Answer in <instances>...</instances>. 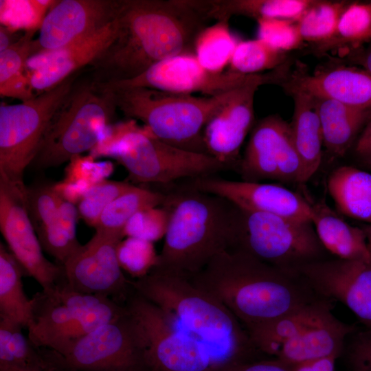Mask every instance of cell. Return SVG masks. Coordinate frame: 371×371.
Segmentation results:
<instances>
[{"label":"cell","instance_id":"obj_1","mask_svg":"<svg viewBox=\"0 0 371 371\" xmlns=\"http://www.w3.org/2000/svg\"><path fill=\"white\" fill-rule=\"evenodd\" d=\"M115 21L114 40L89 66L93 81L130 80L171 57L194 54L210 20L199 0H120Z\"/></svg>","mask_w":371,"mask_h":371},{"label":"cell","instance_id":"obj_2","mask_svg":"<svg viewBox=\"0 0 371 371\" xmlns=\"http://www.w3.org/2000/svg\"><path fill=\"white\" fill-rule=\"evenodd\" d=\"M188 278L227 308L247 330L320 297L294 271L237 249L221 252Z\"/></svg>","mask_w":371,"mask_h":371},{"label":"cell","instance_id":"obj_3","mask_svg":"<svg viewBox=\"0 0 371 371\" xmlns=\"http://www.w3.org/2000/svg\"><path fill=\"white\" fill-rule=\"evenodd\" d=\"M166 195L163 205L170 209V221L155 267L189 278L234 247L240 210L223 197L186 186Z\"/></svg>","mask_w":371,"mask_h":371},{"label":"cell","instance_id":"obj_4","mask_svg":"<svg viewBox=\"0 0 371 371\" xmlns=\"http://www.w3.org/2000/svg\"><path fill=\"white\" fill-rule=\"evenodd\" d=\"M131 285L229 365L263 359L238 319L188 278L155 267L146 276L131 280Z\"/></svg>","mask_w":371,"mask_h":371},{"label":"cell","instance_id":"obj_5","mask_svg":"<svg viewBox=\"0 0 371 371\" xmlns=\"http://www.w3.org/2000/svg\"><path fill=\"white\" fill-rule=\"evenodd\" d=\"M100 86L111 91L117 109L131 120L142 121L159 139L204 154H207L203 139L204 127L236 89L216 96L196 97L147 87Z\"/></svg>","mask_w":371,"mask_h":371},{"label":"cell","instance_id":"obj_6","mask_svg":"<svg viewBox=\"0 0 371 371\" xmlns=\"http://www.w3.org/2000/svg\"><path fill=\"white\" fill-rule=\"evenodd\" d=\"M116 110L109 90L91 79L75 83L52 116L30 165L36 170L48 169L91 151Z\"/></svg>","mask_w":371,"mask_h":371},{"label":"cell","instance_id":"obj_7","mask_svg":"<svg viewBox=\"0 0 371 371\" xmlns=\"http://www.w3.org/2000/svg\"><path fill=\"white\" fill-rule=\"evenodd\" d=\"M102 157L115 159L135 183L166 184L182 179L215 175L229 170L213 157L168 144L134 120L122 123Z\"/></svg>","mask_w":371,"mask_h":371},{"label":"cell","instance_id":"obj_8","mask_svg":"<svg viewBox=\"0 0 371 371\" xmlns=\"http://www.w3.org/2000/svg\"><path fill=\"white\" fill-rule=\"evenodd\" d=\"M124 305L137 325L144 371H216L228 365L208 344L179 330L175 320L133 289Z\"/></svg>","mask_w":371,"mask_h":371},{"label":"cell","instance_id":"obj_9","mask_svg":"<svg viewBox=\"0 0 371 371\" xmlns=\"http://www.w3.org/2000/svg\"><path fill=\"white\" fill-rule=\"evenodd\" d=\"M78 74L20 104L0 106V178L23 186L55 111L69 93Z\"/></svg>","mask_w":371,"mask_h":371},{"label":"cell","instance_id":"obj_10","mask_svg":"<svg viewBox=\"0 0 371 371\" xmlns=\"http://www.w3.org/2000/svg\"><path fill=\"white\" fill-rule=\"evenodd\" d=\"M240 210V223L232 249L285 269L326 259L327 251L311 221Z\"/></svg>","mask_w":371,"mask_h":371},{"label":"cell","instance_id":"obj_11","mask_svg":"<svg viewBox=\"0 0 371 371\" xmlns=\"http://www.w3.org/2000/svg\"><path fill=\"white\" fill-rule=\"evenodd\" d=\"M43 349L50 369L56 371H144L137 325L127 308L63 354Z\"/></svg>","mask_w":371,"mask_h":371},{"label":"cell","instance_id":"obj_12","mask_svg":"<svg viewBox=\"0 0 371 371\" xmlns=\"http://www.w3.org/2000/svg\"><path fill=\"white\" fill-rule=\"evenodd\" d=\"M124 237L122 234L95 229L93 237L62 266L64 282L75 291L124 304L133 287L117 255Z\"/></svg>","mask_w":371,"mask_h":371},{"label":"cell","instance_id":"obj_13","mask_svg":"<svg viewBox=\"0 0 371 371\" xmlns=\"http://www.w3.org/2000/svg\"><path fill=\"white\" fill-rule=\"evenodd\" d=\"M25 185L0 178V230L25 275L49 289L63 280V267L45 258L26 205Z\"/></svg>","mask_w":371,"mask_h":371},{"label":"cell","instance_id":"obj_14","mask_svg":"<svg viewBox=\"0 0 371 371\" xmlns=\"http://www.w3.org/2000/svg\"><path fill=\"white\" fill-rule=\"evenodd\" d=\"M237 170L246 181L274 179L303 183L302 164L290 124L278 115L258 120L251 129Z\"/></svg>","mask_w":371,"mask_h":371},{"label":"cell","instance_id":"obj_15","mask_svg":"<svg viewBox=\"0 0 371 371\" xmlns=\"http://www.w3.org/2000/svg\"><path fill=\"white\" fill-rule=\"evenodd\" d=\"M256 75L228 70L212 72L204 68L194 54H185L161 61L134 78L98 83L109 88L147 87L172 93H200L204 96H216L245 85Z\"/></svg>","mask_w":371,"mask_h":371},{"label":"cell","instance_id":"obj_16","mask_svg":"<svg viewBox=\"0 0 371 371\" xmlns=\"http://www.w3.org/2000/svg\"><path fill=\"white\" fill-rule=\"evenodd\" d=\"M284 72L278 68L235 89L222 109L206 124L203 139L207 153L231 168H238L240 150L254 125V100L261 85L282 82Z\"/></svg>","mask_w":371,"mask_h":371},{"label":"cell","instance_id":"obj_17","mask_svg":"<svg viewBox=\"0 0 371 371\" xmlns=\"http://www.w3.org/2000/svg\"><path fill=\"white\" fill-rule=\"evenodd\" d=\"M318 297L346 306L371 329V264L339 258L322 259L292 270Z\"/></svg>","mask_w":371,"mask_h":371},{"label":"cell","instance_id":"obj_18","mask_svg":"<svg viewBox=\"0 0 371 371\" xmlns=\"http://www.w3.org/2000/svg\"><path fill=\"white\" fill-rule=\"evenodd\" d=\"M186 186L223 197L241 210L311 221V204L280 185L232 181L211 175L191 179Z\"/></svg>","mask_w":371,"mask_h":371},{"label":"cell","instance_id":"obj_19","mask_svg":"<svg viewBox=\"0 0 371 371\" xmlns=\"http://www.w3.org/2000/svg\"><path fill=\"white\" fill-rule=\"evenodd\" d=\"M106 298L75 291L64 281L42 289L31 298L32 322L27 336L36 346L57 351L68 330Z\"/></svg>","mask_w":371,"mask_h":371},{"label":"cell","instance_id":"obj_20","mask_svg":"<svg viewBox=\"0 0 371 371\" xmlns=\"http://www.w3.org/2000/svg\"><path fill=\"white\" fill-rule=\"evenodd\" d=\"M119 2L56 1L45 16L35 39L36 54L58 49L95 34L115 19Z\"/></svg>","mask_w":371,"mask_h":371},{"label":"cell","instance_id":"obj_21","mask_svg":"<svg viewBox=\"0 0 371 371\" xmlns=\"http://www.w3.org/2000/svg\"><path fill=\"white\" fill-rule=\"evenodd\" d=\"M116 31L115 18L91 36L62 48L32 56L27 62V71L32 90L41 93L51 89L80 69L89 67L109 47Z\"/></svg>","mask_w":371,"mask_h":371},{"label":"cell","instance_id":"obj_22","mask_svg":"<svg viewBox=\"0 0 371 371\" xmlns=\"http://www.w3.org/2000/svg\"><path fill=\"white\" fill-rule=\"evenodd\" d=\"M286 80L281 84L284 89H298L317 99L371 110V74L365 69L337 66L308 74L300 67Z\"/></svg>","mask_w":371,"mask_h":371},{"label":"cell","instance_id":"obj_23","mask_svg":"<svg viewBox=\"0 0 371 371\" xmlns=\"http://www.w3.org/2000/svg\"><path fill=\"white\" fill-rule=\"evenodd\" d=\"M357 330L332 313L281 345L273 359L293 366L324 358H339L346 340Z\"/></svg>","mask_w":371,"mask_h":371},{"label":"cell","instance_id":"obj_24","mask_svg":"<svg viewBox=\"0 0 371 371\" xmlns=\"http://www.w3.org/2000/svg\"><path fill=\"white\" fill-rule=\"evenodd\" d=\"M311 222L327 251L339 259L371 264V252L363 229L348 224L323 201L311 204Z\"/></svg>","mask_w":371,"mask_h":371},{"label":"cell","instance_id":"obj_25","mask_svg":"<svg viewBox=\"0 0 371 371\" xmlns=\"http://www.w3.org/2000/svg\"><path fill=\"white\" fill-rule=\"evenodd\" d=\"M334 302L323 297L317 298L247 332L256 348L265 356L273 358L281 345L332 313Z\"/></svg>","mask_w":371,"mask_h":371},{"label":"cell","instance_id":"obj_26","mask_svg":"<svg viewBox=\"0 0 371 371\" xmlns=\"http://www.w3.org/2000/svg\"><path fill=\"white\" fill-rule=\"evenodd\" d=\"M293 98L294 111L289 124L295 147L303 167V183L318 170L322 158L324 139L316 100L305 92L285 89Z\"/></svg>","mask_w":371,"mask_h":371},{"label":"cell","instance_id":"obj_27","mask_svg":"<svg viewBox=\"0 0 371 371\" xmlns=\"http://www.w3.org/2000/svg\"><path fill=\"white\" fill-rule=\"evenodd\" d=\"M327 188L341 213L371 225V173L340 166L329 175Z\"/></svg>","mask_w":371,"mask_h":371},{"label":"cell","instance_id":"obj_28","mask_svg":"<svg viewBox=\"0 0 371 371\" xmlns=\"http://www.w3.org/2000/svg\"><path fill=\"white\" fill-rule=\"evenodd\" d=\"M315 100L324 146L330 155L341 157L350 146L371 110L355 108L332 100Z\"/></svg>","mask_w":371,"mask_h":371},{"label":"cell","instance_id":"obj_29","mask_svg":"<svg viewBox=\"0 0 371 371\" xmlns=\"http://www.w3.org/2000/svg\"><path fill=\"white\" fill-rule=\"evenodd\" d=\"M314 0H200L210 19L229 20L234 15L255 19H282L297 21Z\"/></svg>","mask_w":371,"mask_h":371},{"label":"cell","instance_id":"obj_30","mask_svg":"<svg viewBox=\"0 0 371 371\" xmlns=\"http://www.w3.org/2000/svg\"><path fill=\"white\" fill-rule=\"evenodd\" d=\"M22 267L0 243V317L27 329L32 322V302L23 290Z\"/></svg>","mask_w":371,"mask_h":371},{"label":"cell","instance_id":"obj_31","mask_svg":"<svg viewBox=\"0 0 371 371\" xmlns=\"http://www.w3.org/2000/svg\"><path fill=\"white\" fill-rule=\"evenodd\" d=\"M37 30L25 32L8 49L0 52V95L22 102L32 99L27 62L36 53L34 35Z\"/></svg>","mask_w":371,"mask_h":371},{"label":"cell","instance_id":"obj_32","mask_svg":"<svg viewBox=\"0 0 371 371\" xmlns=\"http://www.w3.org/2000/svg\"><path fill=\"white\" fill-rule=\"evenodd\" d=\"M22 327L0 317V371H47L49 364Z\"/></svg>","mask_w":371,"mask_h":371},{"label":"cell","instance_id":"obj_33","mask_svg":"<svg viewBox=\"0 0 371 371\" xmlns=\"http://www.w3.org/2000/svg\"><path fill=\"white\" fill-rule=\"evenodd\" d=\"M77 207L63 199L58 214L36 232L42 248L63 266L82 245L76 237Z\"/></svg>","mask_w":371,"mask_h":371},{"label":"cell","instance_id":"obj_34","mask_svg":"<svg viewBox=\"0 0 371 371\" xmlns=\"http://www.w3.org/2000/svg\"><path fill=\"white\" fill-rule=\"evenodd\" d=\"M166 197L161 192L134 186L104 209L95 229L123 234L126 224L133 215L142 210L163 205Z\"/></svg>","mask_w":371,"mask_h":371},{"label":"cell","instance_id":"obj_35","mask_svg":"<svg viewBox=\"0 0 371 371\" xmlns=\"http://www.w3.org/2000/svg\"><path fill=\"white\" fill-rule=\"evenodd\" d=\"M238 43L230 30L229 21H218L199 34L194 43V55L206 69L223 72L229 64Z\"/></svg>","mask_w":371,"mask_h":371},{"label":"cell","instance_id":"obj_36","mask_svg":"<svg viewBox=\"0 0 371 371\" xmlns=\"http://www.w3.org/2000/svg\"><path fill=\"white\" fill-rule=\"evenodd\" d=\"M371 41V3H349L343 12L335 35L326 43L314 45L315 52L345 49Z\"/></svg>","mask_w":371,"mask_h":371},{"label":"cell","instance_id":"obj_37","mask_svg":"<svg viewBox=\"0 0 371 371\" xmlns=\"http://www.w3.org/2000/svg\"><path fill=\"white\" fill-rule=\"evenodd\" d=\"M347 1H315L297 21L304 41L318 45L329 41L335 34Z\"/></svg>","mask_w":371,"mask_h":371},{"label":"cell","instance_id":"obj_38","mask_svg":"<svg viewBox=\"0 0 371 371\" xmlns=\"http://www.w3.org/2000/svg\"><path fill=\"white\" fill-rule=\"evenodd\" d=\"M286 58V53L259 38L241 41L235 48L228 71L245 75L259 74L283 65Z\"/></svg>","mask_w":371,"mask_h":371},{"label":"cell","instance_id":"obj_39","mask_svg":"<svg viewBox=\"0 0 371 371\" xmlns=\"http://www.w3.org/2000/svg\"><path fill=\"white\" fill-rule=\"evenodd\" d=\"M56 1L52 0H1V25L12 32L39 30L47 13Z\"/></svg>","mask_w":371,"mask_h":371},{"label":"cell","instance_id":"obj_40","mask_svg":"<svg viewBox=\"0 0 371 371\" xmlns=\"http://www.w3.org/2000/svg\"><path fill=\"white\" fill-rule=\"evenodd\" d=\"M133 186L126 181L106 179L93 184L77 204L79 217L89 226L95 227L104 209L117 197Z\"/></svg>","mask_w":371,"mask_h":371},{"label":"cell","instance_id":"obj_41","mask_svg":"<svg viewBox=\"0 0 371 371\" xmlns=\"http://www.w3.org/2000/svg\"><path fill=\"white\" fill-rule=\"evenodd\" d=\"M26 205L36 232L54 220L63 200L55 184L40 181L27 187Z\"/></svg>","mask_w":371,"mask_h":371},{"label":"cell","instance_id":"obj_42","mask_svg":"<svg viewBox=\"0 0 371 371\" xmlns=\"http://www.w3.org/2000/svg\"><path fill=\"white\" fill-rule=\"evenodd\" d=\"M117 255L122 269L135 280L146 276L158 260L153 243L134 237L120 242Z\"/></svg>","mask_w":371,"mask_h":371},{"label":"cell","instance_id":"obj_43","mask_svg":"<svg viewBox=\"0 0 371 371\" xmlns=\"http://www.w3.org/2000/svg\"><path fill=\"white\" fill-rule=\"evenodd\" d=\"M170 211L165 206L142 210L133 215L126 224L123 234L154 243L165 237Z\"/></svg>","mask_w":371,"mask_h":371},{"label":"cell","instance_id":"obj_44","mask_svg":"<svg viewBox=\"0 0 371 371\" xmlns=\"http://www.w3.org/2000/svg\"><path fill=\"white\" fill-rule=\"evenodd\" d=\"M258 36L273 48L280 52L298 49L304 43L298 30L297 21L282 19L257 20Z\"/></svg>","mask_w":371,"mask_h":371},{"label":"cell","instance_id":"obj_45","mask_svg":"<svg viewBox=\"0 0 371 371\" xmlns=\"http://www.w3.org/2000/svg\"><path fill=\"white\" fill-rule=\"evenodd\" d=\"M348 339L344 352L350 371H371V329H357Z\"/></svg>","mask_w":371,"mask_h":371},{"label":"cell","instance_id":"obj_46","mask_svg":"<svg viewBox=\"0 0 371 371\" xmlns=\"http://www.w3.org/2000/svg\"><path fill=\"white\" fill-rule=\"evenodd\" d=\"M112 168L110 164L94 162L91 155L85 157L79 155L70 160L65 179L85 181L93 186L104 180V177L112 171Z\"/></svg>","mask_w":371,"mask_h":371},{"label":"cell","instance_id":"obj_47","mask_svg":"<svg viewBox=\"0 0 371 371\" xmlns=\"http://www.w3.org/2000/svg\"><path fill=\"white\" fill-rule=\"evenodd\" d=\"M216 371H293V366L276 359L265 358L229 365Z\"/></svg>","mask_w":371,"mask_h":371},{"label":"cell","instance_id":"obj_48","mask_svg":"<svg viewBox=\"0 0 371 371\" xmlns=\"http://www.w3.org/2000/svg\"><path fill=\"white\" fill-rule=\"evenodd\" d=\"M337 358L330 357L293 366V371H335Z\"/></svg>","mask_w":371,"mask_h":371},{"label":"cell","instance_id":"obj_49","mask_svg":"<svg viewBox=\"0 0 371 371\" xmlns=\"http://www.w3.org/2000/svg\"><path fill=\"white\" fill-rule=\"evenodd\" d=\"M357 153L371 157V120L364 128L356 144Z\"/></svg>","mask_w":371,"mask_h":371},{"label":"cell","instance_id":"obj_50","mask_svg":"<svg viewBox=\"0 0 371 371\" xmlns=\"http://www.w3.org/2000/svg\"><path fill=\"white\" fill-rule=\"evenodd\" d=\"M12 33L5 27L0 25V52L5 50L14 43L11 42Z\"/></svg>","mask_w":371,"mask_h":371},{"label":"cell","instance_id":"obj_51","mask_svg":"<svg viewBox=\"0 0 371 371\" xmlns=\"http://www.w3.org/2000/svg\"><path fill=\"white\" fill-rule=\"evenodd\" d=\"M360 62L364 69L371 74V44L362 53Z\"/></svg>","mask_w":371,"mask_h":371},{"label":"cell","instance_id":"obj_52","mask_svg":"<svg viewBox=\"0 0 371 371\" xmlns=\"http://www.w3.org/2000/svg\"><path fill=\"white\" fill-rule=\"evenodd\" d=\"M363 229L365 232L368 245L371 252V225H366Z\"/></svg>","mask_w":371,"mask_h":371},{"label":"cell","instance_id":"obj_53","mask_svg":"<svg viewBox=\"0 0 371 371\" xmlns=\"http://www.w3.org/2000/svg\"><path fill=\"white\" fill-rule=\"evenodd\" d=\"M47 371H56V370H52V369H49V370H47Z\"/></svg>","mask_w":371,"mask_h":371}]
</instances>
